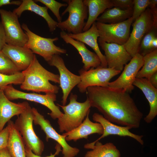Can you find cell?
Returning <instances> with one entry per match:
<instances>
[{
	"instance_id": "cell-1",
	"label": "cell",
	"mask_w": 157,
	"mask_h": 157,
	"mask_svg": "<svg viewBox=\"0 0 157 157\" xmlns=\"http://www.w3.org/2000/svg\"><path fill=\"white\" fill-rule=\"evenodd\" d=\"M86 92L91 107L108 120L131 129L139 127L143 114L129 93L97 86L88 87Z\"/></svg>"
},
{
	"instance_id": "cell-2",
	"label": "cell",
	"mask_w": 157,
	"mask_h": 157,
	"mask_svg": "<svg viewBox=\"0 0 157 157\" xmlns=\"http://www.w3.org/2000/svg\"><path fill=\"white\" fill-rule=\"evenodd\" d=\"M24 77L20 88L23 90L45 94H56L59 88L51 83L49 81L59 83V76L44 68L35 55L28 67L22 72Z\"/></svg>"
},
{
	"instance_id": "cell-3",
	"label": "cell",
	"mask_w": 157,
	"mask_h": 157,
	"mask_svg": "<svg viewBox=\"0 0 157 157\" xmlns=\"http://www.w3.org/2000/svg\"><path fill=\"white\" fill-rule=\"evenodd\" d=\"M76 94L71 93L69 102L67 105H57L61 108L64 113L58 119V124L60 133L69 132L79 126L83 122L91 107L88 99L83 102L77 101Z\"/></svg>"
},
{
	"instance_id": "cell-4",
	"label": "cell",
	"mask_w": 157,
	"mask_h": 157,
	"mask_svg": "<svg viewBox=\"0 0 157 157\" xmlns=\"http://www.w3.org/2000/svg\"><path fill=\"white\" fill-rule=\"evenodd\" d=\"M68 6L62 13L63 16L69 13L68 18L65 20L58 22L57 27L62 31H67L69 33L76 34L83 32L85 25V20L88 17V8L83 0H63Z\"/></svg>"
},
{
	"instance_id": "cell-5",
	"label": "cell",
	"mask_w": 157,
	"mask_h": 157,
	"mask_svg": "<svg viewBox=\"0 0 157 157\" xmlns=\"http://www.w3.org/2000/svg\"><path fill=\"white\" fill-rule=\"evenodd\" d=\"M33 121L32 109L29 104L18 117L14 124L20 133L25 146L35 154L40 156L44 151V145L35 133L33 127Z\"/></svg>"
},
{
	"instance_id": "cell-6",
	"label": "cell",
	"mask_w": 157,
	"mask_h": 157,
	"mask_svg": "<svg viewBox=\"0 0 157 157\" xmlns=\"http://www.w3.org/2000/svg\"><path fill=\"white\" fill-rule=\"evenodd\" d=\"M0 88L10 101L19 99H25L39 103L46 107L51 111L48 114L54 119H58L63 114L60 110L59 106L54 103L56 100L55 94L49 93L42 94L35 93H26L16 89L12 84Z\"/></svg>"
},
{
	"instance_id": "cell-7",
	"label": "cell",
	"mask_w": 157,
	"mask_h": 157,
	"mask_svg": "<svg viewBox=\"0 0 157 157\" xmlns=\"http://www.w3.org/2000/svg\"><path fill=\"white\" fill-rule=\"evenodd\" d=\"M21 27L28 37V40L24 46L30 49L33 53L41 56L47 62L55 55L67 53L66 49L54 44V42L58 40V38H47L40 36L31 31L25 24H23Z\"/></svg>"
},
{
	"instance_id": "cell-8",
	"label": "cell",
	"mask_w": 157,
	"mask_h": 157,
	"mask_svg": "<svg viewBox=\"0 0 157 157\" xmlns=\"http://www.w3.org/2000/svg\"><path fill=\"white\" fill-rule=\"evenodd\" d=\"M133 22L131 17L117 23L107 24L96 22L99 36L98 42L124 45L129 37L131 26Z\"/></svg>"
},
{
	"instance_id": "cell-9",
	"label": "cell",
	"mask_w": 157,
	"mask_h": 157,
	"mask_svg": "<svg viewBox=\"0 0 157 157\" xmlns=\"http://www.w3.org/2000/svg\"><path fill=\"white\" fill-rule=\"evenodd\" d=\"M132 24V31L127 41L124 45L132 58L138 53L141 42L144 35L154 28L150 9L147 8Z\"/></svg>"
},
{
	"instance_id": "cell-10",
	"label": "cell",
	"mask_w": 157,
	"mask_h": 157,
	"mask_svg": "<svg viewBox=\"0 0 157 157\" xmlns=\"http://www.w3.org/2000/svg\"><path fill=\"white\" fill-rule=\"evenodd\" d=\"M121 72L101 66L91 68L87 71L82 69L79 71L81 81L77 87L80 92L82 93L86 92L87 88L89 87H108L110 80Z\"/></svg>"
},
{
	"instance_id": "cell-11",
	"label": "cell",
	"mask_w": 157,
	"mask_h": 157,
	"mask_svg": "<svg viewBox=\"0 0 157 157\" xmlns=\"http://www.w3.org/2000/svg\"><path fill=\"white\" fill-rule=\"evenodd\" d=\"M0 15L6 43L24 46L28 40V37L21 26L18 16L13 12L0 9Z\"/></svg>"
},
{
	"instance_id": "cell-12",
	"label": "cell",
	"mask_w": 157,
	"mask_h": 157,
	"mask_svg": "<svg viewBox=\"0 0 157 157\" xmlns=\"http://www.w3.org/2000/svg\"><path fill=\"white\" fill-rule=\"evenodd\" d=\"M33 114V121L35 125L40 126L42 130L46 134V140L48 142L50 138L57 142L62 148V152L63 157H75L79 153L80 150L76 147H73L67 142L66 135H61L57 132L52 126L49 121L45 119L44 116L40 114L37 110L32 108Z\"/></svg>"
},
{
	"instance_id": "cell-13",
	"label": "cell",
	"mask_w": 157,
	"mask_h": 157,
	"mask_svg": "<svg viewBox=\"0 0 157 157\" xmlns=\"http://www.w3.org/2000/svg\"><path fill=\"white\" fill-rule=\"evenodd\" d=\"M143 63V56L139 53L137 54L128 64L125 65L120 76L115 81L109 83L108 87L128 93L131 92L134 87L133 83Z\"/></svg>"
},
{
	"instance_id": "cell-14",
	"label": "cell",
	"mask_w": 157,
	"mask_h": 157,
	"mask_svg": "<svg viewBox=\"0 0 157 157\" xmlns=\"http://www.w3.org/2000/svg\"><path fill=\"white\" fill-rule=\"evenodd\" d=\"M48 63L50 66L56 67L58 71L59 84L63 94L61 103L63 106H65L71 91L80 83V77L73 74L67 69L63 59L59 55H53Z\"/></svg>"
},
{
	"instance_id": "cell-15",
	"label": "cell",
	"mask_w": 157,
	"mask_h": 157,
	"mask_svg": "<svg viewBox=\"0 0 157 157\" xmlns=\"http://www.w3.org/2000/svg\"><path fill=\"white\" fill-rule=\"evenodd\" d=\"M93 120L100 123L103 128L101 135L94 141L85 144L84 148L87 149H92L95 143L101 139L110 135H118L121 136H128L136 140L141 145L144 144L142 140L143 136L135 134L129 131L131 128L126 126H121L115 125L106 119L103 116L97 113L92 115Z\"/></svg>"
},
{
	"instance_id": "cell-16",
	"label": "cell",
	"mask_w": 157,
	"mask_h": 157,
	"mask_svg": "<svg viewBox=\"0 0 157 157\" xmlns=\"http://www.w3.org/2000/svg\"><path fill=\"white\" fill-rule=\"evenodd\" d=\"M104 51L108 67L121 72L124 66L130 61L132 57L124 45L99 42Z\"/></svg>"
},
{
	"instance_id": "cell-17",
	"label": "cell",
	"mask_w": 157,
	"mask_h": 157,
	"mask_svg": "<svg viewBox=\"0 0 157 157\" xmlns=\"http://www.w3.org/2000/svg\"><path fill=\"white\" fill-rule=\"evenodd\" d=\"M1 51L12 61L20 71L26 69L35 56L27 47L10 45L6 43Z\"/></svg>"
},
{
	"instance_id": "cell-18",
	"label": "cell",
	"mask_w": 157,
	"mask_h": 157,
	"mask_svg": "<svg viewBox=\"0 0 157 157\" xmlns=\"http://www.w3.org/2000/svg\"><path fill=\"white\" fill-rule=\"evenodd\" d=\"M60 36L66 43L70 44L77 50L82 58L84 70L87 71L101 65V61L97 55L88 49L83 43L71 38L65 31H62Z\"/></svg>"
},
{
	"instance_id": "cell-19",
	"label": "cell",
	"mask_w": 157,
	"mask_h": 157,
	"mask_svg": "<svg viewBox=\"0 0 157 157\" xmlns=\"http://www.w3.org/2000/svg\"><path fill=\"white\" fill-rule=\"evenodd\" d=\"M29 104L27 102L16 103L11 101L0 88V132L12 117L15 115L18 117Z\"/></svg>"
},
{
	"instance_id": "cell-20",
	"label": "cell",
	"mask_w": 157,
	"mask_h": 157,
	"mask_svg": "<svg viewBox=\"0 0 157 157\" xmlns=\"http://www.w3.org/2000/svg\"><path fill=\"white\" fill-rule=\"evenodd\" d=\"M133 85L142 91L149 102L150 110L144 120L147 123H150L157 115V88L145 78H136Z\"/></svg>"
},
{
	"instance_id": "cell-21",
	"label": "cell",
	"mask_w": 157,
	"mask_h": 157,
	"mask_svg": "<svg viewBox=\"0 0 157 157\" xmlns=\"http://www.w3.org/2000/svg\"><path fill=\"white\" fill-rule=\"evenodd\" d=\"M90 112L87 115L82 123L78 127L72 131L63 134L66 135L67 141L73 140L74 142L81 139H87L90 135L97 133L101 135L103 128L101 125L98 122L94 123L89 119Z\"/></svg>"
},
{
	"instance_id": "cell-22",
	"label": "cell",
	"mask_w": 157,
	"mask_h": 157,
	"mask_svg": "<svg viewBox=\"0 0 157 157\" xmlns=\"http://www.w3.org/2000/svg\"><path fill=\"white\" fill-rule=\"evenodd\" d=\"M72 38L85 44L94 51L99 58L101 62V66L107 67L106 58L101 51L97 42L99 37L98 30L96 27V22L94 23L87 31L76 34L67 33Z\"/></svg>"
},
{
	"instance_id": "cell-23",
	"label": "cell",
	"mask_w": 157,
	"mask_h": 157,
	"mask_svg": "<svg viewBox=\"0 0 157 157\" xmlns=\"http://www.w3.org/2000/svg\"><path fill=\"white\" fill-rule=\"evenodd\" d=\"M48 8L45 6H42L37 4L32 0H23L21 4L13 12L18 17H20L22 13L26 10L33 12L40 16L45 20L51 32L54 31L57 27L58 22L53 20L48 12Z\"/></svg>"
},
{
	"instance_id": "cell-24",
	"label": "cell",
	"mask_w": 157,
	"mask_h": 157,
	"mask_svg": "<svg viewBox=\"0 0 157 157\" xmlns=\"http://www.w3.org/2000/svg\"><path fill=\"white\" fill-rule=\"evenodd\" d=\"M88 8V17L83 32L88 30L95 22L99 16L106 9L113 7L110 0H83Z\"/></svg>"
},
{
	"instance_id": "cell-25",
	"label": "cell",
	"mask_w": 157,
	"mask_h": 157,
	"mask_svg": "<svg viewBox=\"0 0 157 157\" xmlns=\"http://www.w3.org/2000/svg\"><path fill=\"white\" fill-rule=\"evenodd\" d=\"M10 130L7 148L12 157H26L25 145L22 136L10 120Z\"/></svg>"
},
{
	"instance_id": "cell-26",
	"label": "cell",
	"mask_w": 157,
	"mask_h": 157,
	"mask_svg": "<svg viewBox=\"0 0 157 157\" xmlns=\"http://www.w3.org/2000/svg\"><path fill=\"white\" fill-rule=\"evenodd\" d=\"M133 12V9L124 10L114 7L106 9L96 21L105 24L119 23L131 17Z\"/></svg>"
},
{
	"instance_id": "cell-27",
	"label": "cell",
	"mask_w": 157,
	"mask_h": 157,
	"mask_svg": "<svg viewBox=\"0 0 157 157\" xmlns=\"http://www.w3.org/2000/svg\"><path fill=\"white\" fill-rule=\"evenodd\" d=\"M119 151L112 142L104 144L99 141L96 142L91 151H87L85 157H120Z\"/></svg>"
},
{
	"instance_id": "cell-28",
	"label": "cell",
	"mask_w": 157,
	"mask_h": 157,
	"mask_svg": "<svg viewBox=\"0 0 157 157\" xmlns=\"http://www.w3.org/2000/svg\"><path fill=\"white\" fill-rule=\"evenodd\" d=\"M143 65L138 72L136 78L149 79L152 75L157 72V49L143 56Z\"/></svg>"
},
{
	"instance_id": "cell-29",
	"label": "cell",
	"mask_w": 157,
	"mask_h": 157,
	"mask_svg": "<svg viewBox=\"0 0 157 157\" xmlns=\"http://www.w3.org/2000/svg\"><path fill=\"white\" fill-rule=\"evenodd\" d=\"M157 28H153L144 35L142 39L139 48L138 53L143 56L154 50L151 46L153 39L157 37Z\"/></svg>"
},
{
	"instance_id": "cell-30",
	"label": "cell",
	"mask_w": 157,
	"mask_h": 157,
	"mask_svg": "<svg viewBox=\"0 0 157 157\" xmlns=\"http://www.w3.org/2000/svg\"><path fill=\"white\" fill-rule=\"evenodd\" d=\"M20 72L10 59L0 51V73L10 75Z\"/></svg>"
},
{
	"instance_id": "cell-31",
	"label": "cell",
	"mask_w": 157,
	"mask_h": 157,
	"mask_svg": "<svg viewBox=\"0 0 157 157\" xmlns=\"http://www.w3.org/2000/svg\"><path fill=\"white\" fill-rule=\"evenodd\" d=\"M24 79V76L22 72L10 75L0 73V87L12 84L21 85Z\"/></svg>"
},
{
	"instance_id": "cell-32",
	"label": "cell",
	"mask_w": 157,
	"mask_h": 157,
	"mask_svg": "<svg viewBox=\"0 0 157 157\" xmlns=\"http://www.w3.org/2000/svg\"><path fill=\"white\" fill-rule=\"evenodd\" d=\"M35 2H40L49 9L56 18L58 22H62V18L59 13V10L62 7H66L67 4L60 3L54 0H36Z\"/></svg>"
},
{
	"instance_id": "cell-33",
	"label": "cell",
	"mask_w": 157,
	"mask_h": 157,
	"mask_svg": "<svg viewBox=\"0 0 157 157\" xmlns=\"http://www.w3.org/2000/svg\"><path fill=\"white\" fill-rule=\"evenodd\" d=\"M150 0H133L132 17L133 22L148 7Z\"/></svg>"
},
{
	"instance_id": "cell-34",
	"label": "cell",
	"mask_w": 157,
	"mask_h": 157,
	"mask_svg": "<svg viewBox=\"0 0 157 157\" xmlns=\"http://www.w3.org/2000/svg\"><path fill=\"white\" fill-rule=\"evenodd\" d=\"M10 120L6 126L0 132V150L7 147L10 130Z\"/></svg>"
},
{
	"instance_id": "cell-35",
	"label": "cell",
	"mask_w": 157,
	"mask_h": 157,
	"mask_svg": "<svg viewBox=\"0 0 157 157\" xmlns=\"http://www.w3.org/2000/svg\"><path fill=\"white\" fill-rule=\"evenodd\" d=\"M113 6L122 9H132L133 0H110Z\"/></svg>"
},
{
	"instance_id": "cell-36",
	"label": "cell",
	"mask_w": 157,
	"mask_h": 157,
	"mask_svg": "<svg viewBox=\"0 0 157 157\" xmlns=\"http://www.w3.org/2000/svg\"><path fill=\"white\" fill-rule=\"evenodd\" d=\"M61 146L57 143L55 148L56 151L54 154L51 153L50 155L44 157H55L56 155H58L60 152L62 151ZM26 157H43L37 155L34 153L30 149L25 146Z\"/></svg>"
},
{
	"instance_id": "cell-37",
	"label": "cell",
	"mask_w": 157,
	"mask_h": 157,
	"mask_svg": "<svg viewBox=\"0 0 157 157\" xmlns=\"http://www.w3.org/2000/svg\"><path fill=\"white\" fill-rule=\"evenodd\" d=\"M157 0H150L148 6L152 14L154 21V27L157 28Z\"/></svg>"
},
{
	"instance_id": "cell-38",
	"label": "cell",
	"mask_w": 157,
	"mask_h": 157,
	"mask_svg": "<svg viewBox=\"0 0 157 157\" xmlns=\"http://www.w3.org/2000/svg\"><path fill=\"white\" fill-rule=\"evenodd\" d=\"M6 43V36L3 25L0 22V51H1Z\"/></svg>"
},
{
	"instance_id": "cell-39",
	"label": "cell",
	"mask_w": 157,
	"mask_h": 157,
	"mask_svg": "<svg viewBox=\"0 0 157 157\" xmlns=\"http://www.w3.org/2000/svg\"><path fill=\"white\" fill-rule=\"evenodd\" d=\"M22 1H11L10 0H0V7L7 5H15L19 6Z\"/></svg>"
},
{
	"instance_id": "cell-40",
	"label": "cell",
	"mask_w": 157,
	"mask_h": 157,
	"mask_svg": "<svg viewBox=\"0 0 157 157\" xmlns=\"http://www.w3.org/2000/svg\"><path fill=\"white\" fill-rule=\"evenodd\" d=\"M148 80L153 86L157 88V72L152 75Z\"/></svg>"
},
{
	"instance_id": "cell-41",
	"label": "cell",
	"mask_w": 157,
	"mask_h": 157,
	"mask_svg": "<svg viewBox=\"0 0 157 157\" xmlns=\"http://www.w3.org/2000/svg\"><path fill=\"white\" fill-rule=\"evenodd\" d=\"M0 157H12L7 147L0 150Z\"/></svg>"
}]
</instances>
